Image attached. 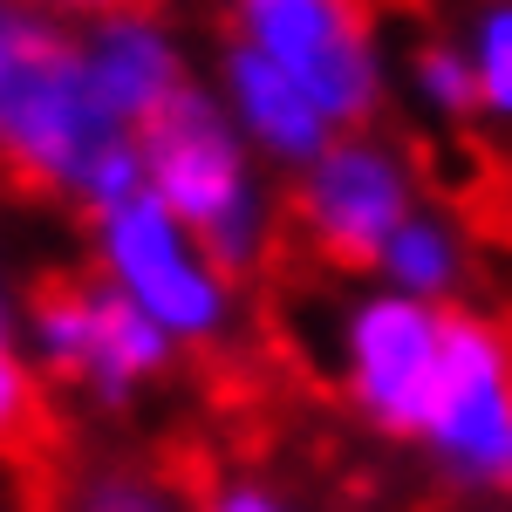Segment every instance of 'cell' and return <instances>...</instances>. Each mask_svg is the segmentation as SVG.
<instances>
[{
  "label": "cell",
  "mask_w": 512,
  "mask_h": 512,
  "mask_svg": "<svg viewBox=\"0 0 512 512\" xmlns=\"http://www.w3.org/2000/svg\"><path fill=\"white\" fill-rule=\"evenodd\" d=\"M212 89H219L226 117L239 123V137L260 151L267 171H287V178H294V171H308V164L342 137L335 117H328L280 62H267L260 48H246V41H233V35L219 41Z\"/></svg>",
  "instance_id": "cell-9"
},
{
  "label": "cell",
  "mask_w": 512,
  "mask_h": 512,
  "mask_svg": "<svg viewBox=\"0 0 512 512\" xmlns=\"http://www.w3.org/2000/svg\"><path fill=\"white\" fill-rule=\"evenodd\" d=\"M28 362L41 390L69 396L89 417H137L178 376L185 349L110 280L62 274L28 294Z\"/></svg>",
  "instance_id": "cell-3"
},
{
  "label": "cell",
  "mask_w": 512,
  "mask_h": 512,
  "mask_svg": "<svg viewBox=\"0 0 512 512\" xmlns=\"http://www.w3.org/2000/svg\"><path fill=\"white\" fill-rule=\"evenodd\" d=\"M472 233H465V219L451 212V205H417L410 219H403V233L383 246V260H376V274L383 287L396 294H410V301H431V308H458L465 301V287H472Z\"/></svg>",
  "instance_id": "cell-11"
},
{
  "label": "cell",
  "mask_w": 512,
  "mask_h": 512,
  "mask_svg": "<svg viewBox=\"0 0 512 512\" xmlns=\"http://www.w3.org/2000/svg\"><path fill=\"white\" fill-rule=\"evenodd\" d=\"M403 103L417 110L424 123L437 130H458V123H478V82H472V62H465V48L458 35H424L403 48Z\"/></svg>",
  "instance_id": "cell-13"
},
{
  "label": "cell",
  "mask_w": 512,
  "mask_h": 512,
  "mask_svg": "<svg viewBox=\"0 0 512 512\" xmlns=\"http://www.w3.org/2000/svg\"><path fill=\"white\" fill-rule=\"evenodd\" d=\"M55 14H69V21H96V14H117V7H137V0H48Z\"/></svg>",
  "instance_id": "cell-17"
},
{
  "label": "cell",
  "mask_w": 512,
  "mask_h": 512,
  "mask_svg": "<svg viewBox=\"0 0 512 512\" xmlns=\"http://www.w3.org/2000/svg\"><path fill=\"white\" fill-rule=\"evenodd\" d=\"M417 451L451 499L472 506L512 499V328L499 315L451 308Z\"/></svg>",
  "instance_id": "cell-6"
},
{
  "label": "cell",
  "mask_w": 512,
  "mask_h": 512,
  "mask_svg": "<svg viewBox=\"0 0 512 512\" xmlns=\"http://www.w3.org/2000/svg\"><path fill=\"white\" fill-rule=\"evenodd\" d=\"M458 48L478 82V123L512 137V0H465Z\"/></svg>",
  "instance_id": "cell-14"
},
{
  "label": "cell",
  "mask_w": 512,
  "mask_h": 512,
  "mask_svg": "<svg viewBox=\"0 0 512 512\" xmlns=\"http://www.w3.org/2000/svg\"><path fill=\"white\" fill-rule=\"evenodd\" d=\"M0 178L82 219L144 192L137 130L96 96L82 21L48 0H0Z\"/></svg>",
  "instance_id": "cell-1"
},
{
  "label": "cell",
  "mask_w": 512,
  "mask_h": 512,
  "mask_svg": "<svg viewBox=\"0 0 512 512\" xmlns=\"http://www.w3.org/2000/svg\"><path fill=\"white\" fill-rule=\"evenodd\" d=\"M233 41L260 48L335 117V130H369L390 103V55L362 0H226Z\"/></svg>",
  "instance_id": "cell-8"
},
{
  "label": "cell",
  "mask_w": 512,
  "mask_h": 512,
  "mask_svg": "<svg viewBox=\"0 0 512 512\" xmlns=\"http://www.w3.org/2000/svg\"><path fill=\"white\" fill-rule=\"evenodd\" d=\"M82 62H89V82L96 96L117 110L130 130L158 117L164 103L192 82V55H185V35L164 21L158 7H117V14H96L82 21Z\"/></svg>",
  "instance_id": "cell-10"
},
{
  "label": "cell",
  "mask_w": 512,
  "mask_h": 512,
  "mask_svg": "<svg viewBox=\"0 0 512 512\" xmlns=\"http://www.w3.org/2000/svg\"><path fill=\"white\" fill-rule=\"evenodd\" d=\"M444 328L451 308L410 301L383 280H362L328 308V376L369 437L417 444L444 362Z\"/></svg>",
  "instance_id": "cell-5"
},
{
  "label": "cell",
  "mask_w": 512,
  "mask_h": 512,
  "mask_svg": "<svg viewBox=\"0 0 512 512\" xmlns=\"http://www.w3.org/2000/svg\"><path fill=\"white\" fill-rule=\"evenodd\" d=\"M48 512H198V492H185L151 458L110 451V458H76L55 478Z\"/></svg>",
  "instance_id": "cell-12"
},
{
  "label": "cell",
  "mask_w": 512,
  "mask_h": 512,
  "mask_svg": "<svg viewBox=\"0 0 512 512\" xmlns=\"http://www.w3.org/2000/svg\"><path fill=\"white\" fill-rule=\"evenodd\" d=\"M198 512H308V506L260 472H219L198 485Z\"/></svg>",
  "instance_id": "cell-16"
},
{
  "label": "cell",
  "mask_w": 512,
  "mask_h": 512,
  "mask_svg": "<svg viewBox=\"0 0 512 512\" xmlns=\"http://www.w3.org/2000/svg\"><path fill=\"white\" fill-rule=\"evenodd\" d=\"M424 205V178L417 158L369 130H342L308 171L287 178V219L301 246L335 274H376L383 246L403 233V219Z\"/></svg>",
  "instance_id": "cell-7"
},
{
  "label": "cell",
  "mask_w": 512,
  "mask_h": 512,
  "mask_svg": "<svg viewBox=\"0 0 512 512\" xmlns=\"http://www.w3.org/2000/svg\"><path fill=\"white\" fill-rule=\"evenodd\" d=\"M89 274L110 280L123 301H137L178 349H226L239 335V274L164 205L158 192H130L82 219Z\"/></svg>",
  "instance_id": "cell-4"
},
{
  "label": "cell",
  "mask_w": 512,
  "mask_h": 512,
  "mask_svg": "<svg viewBox=\"0 0 512 512\" xmlns=\"http://www.w3.org/2000/svg\"><path fill=\"white\" fill-rule=\"evenodd\" d=\"M41 417V376L28 362V294L0 260V451H14Z\"/></svg>",
  "instance_id": "cell-15"
},
{
  "label": "cell",
  "mask_w": 512,
  "mask_h": 512,
  "mask_svg": "<svg viewBox=\"0 0 512 512\" xmlns=\"http://www.w3.org/2000/svg\"><path fill=\"white\" fill-rule=\"evenodd\" d=\"M137 151H144V192H158L226 260V274L246 280L274 260V239H280L274 171L239 137V123L226 117L212 82L198 76L185 82L137 130Z\"/></svg>",
  "instance_id": "cell-2"
}]
</instances>
